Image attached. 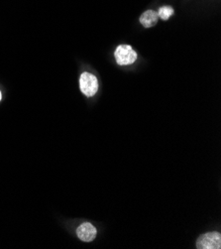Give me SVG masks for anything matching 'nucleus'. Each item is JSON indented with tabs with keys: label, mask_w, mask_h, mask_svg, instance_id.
<instances>
[{
	"label": "nucleus",
	"mask_w": 221,
	"mask_h": 249,
	"mask_svg": "<svg viewBox=\"0 0 221 249\" xmlns=\"http://www.w3.org/2000/svg\"><path fill=\"white\" fill-rule=\"evenodd\" d=\"M199 249H219L221 248V234L218 232H208L203 234L196 241Z\"/></svg>",
	"instance_id": "3"
},
{
	"label": "nucleus",
	"mask_w": 221,
	"mask_h": 249,
	"mask_svg": "<svg viewBox=\"0 0 221 249\" xmlns=\"http://www.w3.org/2000/svg\"><path fill=\"white\" fill-rule=\"evenodd\" d=\"M159 20L158 12L155 10H147L140 17V23L145 28H151L157 24Z\"/></svg>",
	"instance_id": "5"
},
{
	"label": "nucleus",
	"mask_w": 221,
	"mask_h": 249,
	"mask_svg": "<svg viewBox=\"0 0 221 249\" xmlns=\"http://www.w3.org/2000/svg\"><path fill=\"white\" fill-rule=\"evenodd\" d=\"M80 88L86 96H93L98 89V81L90 72H83L80 78Z\"/></svg>",
	"instance_id": "2"
},
{
	"label": "nucleus",
	"mask_w": 221,
	"mask_h": 249,
	"mask_svg": "<svg viewBox=\"0 0 221 249\" xmlns=\"http://www.w3.org/2000/svg\"><path fill=\"white\" fill-rule=\"evenodd\" d=\"M115 60L120 66H128L137 60V53L129 45H120L115 50Z\"/></svg>",
	"instance_id": "1"
},
{
	"label": "nucleus",
	"mask_w": 221,
	"mask_h": 249,
	"mask_svg": "<svg viewBox=\"0 0 221 249\" xmlns=\"http://www.w3.org/2000/svg\"><path fill=\"white\" fill-rule=\"evenodd\" d=\"M1 99H2V94H1V91H0V102H1Z\"/></svg>",
	"instance_id": "7"
},
{
	"label": "nucleus",
	"mask_w": 221,
	"mask_h": 249,
	"mask_svg": "<svg viewBox=\"0 0 221 249\" xmlns=\"http://www.w3.org/2000/svg\"><path fill=\"white\" fill-rule=\"evenodd\" d=\"M174 13L175 11L173 7L170 6H163V7H160L158 10L159 18H161L162 20H168Z\"/></svg>",
	"instance_id": "6"
},
{
	"label": "nucleus",
	"mask_w": 221,
	"mask_h": 249,
	"mask_svg": "<svg viewBox=\"0 0 221 249\" xmlns=\"http://www.w3.org/2000/svg\"><path fill=\"white\" fill-rule=\"evenodd\" d=\"M96 233V229L89 222L83 223L77 230V234L79 238L85 242L92 241L95 238Z\"/></svg>",
	"instance_id": "4"
}]
</instances>
